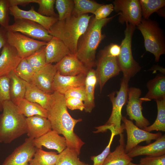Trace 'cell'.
Segmentation results:
<instances>
[{"instance_id":"23","label":"cell","mask_w":165,"mask_h":165,"mask_svg":"<svg viewBox=\"0 0 165 165\" xmlns=\"http://www.w3.org/2000/svg\"><path fill=\"white\" fill-rule=\"evenodd\" d=\"M127 154L132 158L141 155L156 156L165 154V135L147 145H137Z\"/></svg>"},{"instance_id":"9","label":"cell","mask_w":165,"mask_h":165,"mask_svg":"<svg viewBox=\"0 0 165 165\" xmlns=\"http://www.w3.org/2000/svg\"><path fill=\"white\" fill-rule=\"evenodd\" d=\"M112 4L120 24L128 23L136 26L140 23L142 18L139 0H115Z\"/></svg>"},{"instance_id":"49","label":"cell","mask_w":165,"mask_h":165,"mask_svg":"<svg viewBox=\"0 0 165 165\" xmlns=\"http://www.w3.org/2000/svg\"><path fill=\"white\" fill-rule=\"evenodd\" d=\"M128 165H140L139 164H136L132 163V162L129 163Z\"/></svg>"},{"instance_id":"37","label":"cell","mask_w":165,"mask_h":165,"mask_svg":"<svg viewBox=\"0 0 165 165\" xmlns=\"http://www.w3.org/2000/svg\"><path fill=\"white\" fill-rule=\"evenodd\" d=\"M14 71L19 77L29 83H31L35 72L25 58L22 59Z\"/></svg>"},{"instance_id":"3","label":"cell","mask_w":165,"mask_h":165,"mask_svg":"<svg viewBox=\"0 0 165 165\" xmlns=\"http://www.w3.org/2000/svg\"><path fill=\"white\" fill-rule=\"evenodd\" d=\"M92 16L88 14L72 15L64 20H58L48 31L62 41L71 53L76 55L78 40L86 31Z\"/></svg>"},{"instance_id":"41","label":"cell","mask_w":165,"mask_h":165,"mask_svg":"<svg viewBox=\"0 0 165 165\" xmlns=\"http://www.w3.org/2000/svg\"><path fill=\"white\" fill-rule=\"evenodd\" d=\"M111 134L109 143L105 149L100 154L97 156L90 157V159L93 161V165H102L107 156L110 152V147L112 143L115 134L112 131H111Z\"/></svg>"},{"instance_id":"22","label":"cell","mask_w":165,"mask_h":165,"mask_svg":"<svg viewBox=\"0 0 165 165\" xmlns=\"http://www.w3.org/2000/svg\"><path fill=\"white\" fill-rule=\"evenodd\" d=\"M45 51L46 64L57 63L65 56L72 53L62 41L54 36L47 42Z\"/></svg>"},{"instance_id":"45","label":"cell","mask_w":165,"mask_h":165,"mask_svg":"<svg viewBox=\"0 0 165 165\" xmlns=\"http://www.w3.org/2000/svg\"><path fill=\"white\" fill-rule=\"evenodd\" d=\"M67 108L71 110H79L81 111L84 109V103L81 100L74 97L65 98Z\"/></svg>"},{"instance_id":"20","label":"cell","mask_w":165,"mask_h":165,"mask_svg":"<svg viewBox=\"0 0 165 165\" xmlns=\"http://www.w3.org/2000/svg\"><path fill=\"white\" fill-rule=\"evenodd\" d=\"M33 143L38 149H42L43 146L48 149L56 150L59 153L67 147L65 138L52 130L40 137L33 139Z\"/></svg>"},{"instance_id":"40","label":"cell","mask_w":165,"mask_h":165,"mask_svg":"<svg viewBox=\"0 0 165 165\" xmlns=\"http://www.w3.org/2000/svg\"><path fill=\"white\" fill-rule=\"evenodd\" d=\"M9 0H0V25L4 28L9 25Z\"/></svg>"},{"instance_id":"19","label":"cell","mask_w":165,"mask_h":165,"mask_svg":"<svg viewBox=\"0 0 165 165\" xmlns=\"http://www.w3.org/2000/svg\"><path fill=\"white\" fill-rule=\"evenodd\" d=\"M86 75L84 74L75 76L62 75L57 71L52 84L53 90L64 95L72 88L84 86Z\"/></svg>"},{"instance_id":"33","label":"cell","mask_w":165,"mask_h":165,"mask_svg":"<svg viewBox=\"0 0 165 165\" xmlns=\"http://www.w3.org/2000/svg\"><path fill=\"white\" fill-rule=\"evenodd\" d=\"M79 155L75 151L67 147L58 154L55 165H86L80 160Z\"/></svg>"},{"instance_id":"11","label":"cell","mask_w":165,"mask_h":165,"mask_svg":"<svg viewBox=\"0 0 165 165\" xmlns=\"http://www.w3.org/2000/svg\"><path fill=\"white\" fill-rule=\"evenodd\" d=\"M7 43L16 49L21 58L30 56L47 43L16 32L7 31Z\"/></svg>"},{"instance_id":"47","label":"cell","mask_w":165,"mask_h":165,"mask_svg":"<svg viewBox=\"0 0 165 165\" xmlns=\"http://www.w3.org/2000/svg\"><path fill=\"white\" fill-rule=\"evenodd\" d=\"M36 0H9L10 7L20 5L25 6L31 3H35Z\"/></svg>"},{"instance_id":"12","label":"cell","mask_w":165,"mask_h":165,"mask_svg":"<svg viewBox=\"0 0 165 165\" xmlns=\"http://www.w3.org/2000/svg\"><path fill=\"white\" fill-rule=\"evenodd\" d=\"M141 94V91L139 88H128L126 112L127 115L130 120H135V125L143 129L149 126L150 123L142 114V104L145 100L143 97H140Z\"/></svg>"},{"instance_id":"42","label":"cell","mask_w":165,"mask_h":165,"mask_svg":"<svg viewBox=\"0 0 165 165\" xmlns=\"http://www.w3.org/2000/svg\"><path fill=\"white\" fill-rule=\"evenodd\" d=\"M140 165H165V154L156 156H147L141 158Z\"/></svg>"},{"instance_id":"18","label":"cell","mask_w":165,"mask_h":165,"mask_svg":"<svg viewBox=\"0 0 165 165\" xmlns=\"http://www.w3.org/2000/svg\"><path fill=\"white\" fill-rule=\"evenodd\" d=\"M22 59L16 49L7 43L0 55V77L8 75L14 70Z\"/></svg>"},{"instance_id":"15","label":"cell","mask_w":165,"mask_h":165,"mask_svg":"<svg viewBox=\"0 0 165 165\" xmlns=\"http://www.w3.org/2000/svg\"><path fill=\"white\" fill-rule=\"evenodd\" d=\"M9 13L15 19H24L36 22L40 24L48 31L58 20V17H48L38 13L32 6L30 9L25 10L18 6L9 7Z\"/></svg>"},{"instance_id":"7","label":"cell","mask_w":165,"mask_h":165,"mask_svg":"<svg viewBox=\"0 0 165 165\" xmlns=\"http://www.w3.org/2000/svg\"><path fill=\"white\" fill-rule=\"evenodd\" d=\"M126 23L125 37L120 45V51L117 59L123 77L130 80L131 77L140 71L141 67L134 58L132 51V39L135 26L128 23Z\"/></svg>"},{"instance_id":"6","label":"cell","mask_w":165,"mask_h":165,"mask_svg":"<svg viewBox=\"0 0 165 165\" xmlns=\"http://www.w3.org/2000/svg\"><path fill=\"white\" fill-rule=\"evenodd\" d=\"M137 27L143 37L146 51L152 53L156 61H158L160 56L165 53V36L159 24L154 20L142 18Z\"/></svg>"},{"instance_id":"8","label":"cell","mask_w":165,"mask_h":165,"mask_svg":"<svg viewBox=\"0 0 165 165\" xmlns=\"http://www.w3.org/2000/svg\"><path fill=\"white\" fill-rule=\"evenodd\" d=\"M96 66L95 70L97 82L101 92L106 82L111 78L118 75L120 71L117 57L110 55L106 47L100 51Z\"/></svg>"},{"instance_id":"25","label":"cell","mask_w":165,"mask_h":165,"mask_svg":"<svg viewBox=\"0 0 165 165\" xmlns=\"http://www.w3.org/2000/svg\"><path fill=\"white\" fill-rule=\"evenodd\" d=\"M24 82L26 86L25 98L39 105L47 110L51 102L52 94H47L32 84Z\"/></svg>"},{"instance_id":"35","label":"cell","mask_w":165,"mask_h":165,"mask_svg":"<svg viewBox=\"0 0 165 165\" xmlns=\"http://www.w3.org/2000/svg\"><path fill=\"white\" fill-rule=\"evenodd\" d=\"M45 48L46 46L42 47L25 58L35 72L39 70L46 64Z\"/></svg>"},{"instance_id":"26","label":"cell","mask_w":165,"mask_h":165,"mask_svg":"<svg viewBox=\"0 0 165 165\" xmlns=\"http://www.w3.org/2000/svg\"><path fill=\"white\" fill-rule=\"evenodd\" d=\"M97 82L95 70L90 69L87 73L85 81L86 98L84 101V110L90 113L95 107L94 90Z\"/></svg>"},{"instance_id":"43","label":"cell","mask_w":165,"mask_h":165,"mask_svg":"<svg viewBox=\"0 0 165 165\" xmlns=\"http://www.w3.org/2000/svg\"><path fill=\"white\" fill-rule=\"evenodd\" d=\"M64 95L65 98L74 97L84 101L86 98L85 86L72 88L66 91Z\"/></svg>"},{"instance_id":"14","label":"cell","mask_w":165,"mask_h":165,"mask_svg":"<svg viewBox=\"0 0 165 165\" xmlns=\"http://www.w3.org/2000/svg\"><path fill=\"white\" fill-rule=\"evenodd\" d=\"M33 139L28 138L7 156L1 165H29L37 148L33 143Z\"/></svg>"},{"instance_id":"50","label":"cell","mask_w":165,"mask_h":165,"mask_svg":"<svg viewBox=\"0 0 165 165\" xmlns=\"http://www.w3.org/2000/svg\"><path fill=\"white\" fill-rule=\"evenodd\" d=\"M86 165H89L88 164H86Z\"/></svg>"},{"instance_id":"44","label":"cell","mask_w":165,"mask_h":165,"mask_svg":"<svg viewBox=\"0 0 165 165\" xmlns=\"http://www.w3.org/2000/svg\"><path fill=\"white\" fill-rule=\"evenodd\" d=\"M113 10L114 6L112 4H103L94 13V18L97 20L107 18Z\"/></svg>"},{"instance_id":"21","label":"cell","mask_w":165,"mask_h":165,"mask_svg":"<svg viewBox=\"0 0 165 165\" xmlns=\"http://www.w3.org/2000/svg\"><path fill=\"white\" fill-rule=\"evenodd\" d=\"M27 134L33 139L38 138L52 130L51 123L46 117L35 115L26 118Z\"/></svg>"},{"instance_id":"38","label":"cell","mask_w":165,"mask_h":165,"mask_svg":"<svg viewBox=\"0 0 165 165\" xmlns=\"http://www.w3.org/2000/svg\"><path fill=\"white\" fill-rule=\"evenodd\" d=\"M55 0H36L35 3L39 6L37 12L42 15L48 16L58 17L54 11V6Z\"/></svg>"},{"instance_id":"30","label":"cell","mask_w":165,"mask_h":165,"mask_svg":"<svg viewBox=\"0 0 165 165\" xmlns=\"http://www.w3.org/2000/svg\"><path fill=\"white\" fill-rule=\"evenodd\" d=\"M58 156L54 152H47L37 149L29 165H55Z\"/></svg>"},{"instance_id":"16","label":"cell","mask_w":165,"mask_h":165,"mask_svg":"<svg viewBox=\"0 0 165 165\" xmlns=\"http://www.w3.org/2000/svg\"><path fill=\"white\" fill-rule=\"evenodd\" d=\"M57 72L55 65L46 64L42 68L35 72L31 83L46 93L52 94L54 92L52 84Z\"/></svg>"},{"instance_id":"34","label":"cell","mask_w":165,"mask_h":165,"mask_svg":"<svg viewBox=\"0 0 165 165\" xmlns=\"http://www.w3.org/2000/svg\"><path fill=\"white\" fill-rule=\"evenodd\" d=\"M142 16L148 19L153 13L157 12L165 5L164 0H140Z\"/></svg>"},{"instance_id":"17","label":"cell","mask_w":165,"mask_h":165,"mask_svg":"<svg viewBox=\"0 0 165 165\" xmlns=\"http://www.w3.org/2000/svg\"><path fill=\"white\" fill-rule=\"evenodd\" d=\"M55 65L57 71L61 75L75 76L80 74L86 75L90 69L87 68L75 54H68Z\"/></svg>"},{"instance_id":"1","label":"cell","mask_w":165,"mask_h":165,"mask_svg":"<svg viewBox=\"0 0 165 165\" xmlns=\"http://www.w3.org/2000/svg\"><path fill=\"white\" fill-rule=\"evenodd\" d=\"M47 111V118L52 130L63 135L66 139L67 147L79 155L85 143L74 133V129L77 123L82 119H75L71 116L67 110L64 95L56 91L52 94L51 102Z\"/></svg>"},{"instance_id":"13","label":"cell","mask_w":165,"mask_h":165,"mask_svg":"<svg viewBox=\"0 0 165 165\" xmlns=\"http://www.w3.org/2000/svg\"><path fill=\"white\" fill-rule=\"evenodd\" d=\"M122 120L127 135L125 147V152L127 154L140 142L146 141L149 144L152 140H156L162 135L160 132L152 133L140 128L125 116H122Z\"/></svg>"},{"instance_id":"39","label":"cell","mask_w":165,"mask_h":165,"mask_svg":"<svg viewBox=\"0 0 165 165\" xmlns=\"http://www.w3.org/2000/svg\"><path fill=\"white\" fill-rule=\"evenodd\" d=\"M10 77L9 75L0 77V111L2 112L4 103L10 100Z\"/></svg>"},{"instance_id":"32","label":"cell","mask_w":165,"mask_h":165,"mask_svg":"<svg viewBox=\"0 0 165 165\" xmlns=\"http://www.w3.org/2000/svg\"><path fill=\"white\" fill-rule=\"evenodd\" d=\"M157 108V115L154 123L143 130L150 132L153 130L165 131V98L155 100Z\"/></svg>"},{"instance_id":"4","label":"cell","mask_w":165,"mask_h":165,"mask_svg":"<svg viewBox=\"0 0 165 165\" xmlns=\"http://www.w3.org/2000/svg\"><path fill=\"white\" fill-rule=\"evenodd\" d=\"M0 115V142L9 144L27 133L26 118L10 100L3 104Z\"/></svg>"},{"instance_id":"29","label":"cell","mask_w":165,"mask_h":165,"mask_svg":"<svg viewBox=\"0 0 165 165\" xmlns=\"http://www.w3.org/2000/svg\"><path fill=\"white\" fill-rule=\"evenodd\" d=\"M20 112L26 118L35 115L47 117V111L39 105L23 98L16 104Z\"/></svg>"},{"instance_id":"28","label":"cell","mask_w":165,"mask_h":165,"mask_svg":"<svg viewBox=\"0 0 165 165\" xmlns=\"http://www.w3.org/2000/svg\"><path fill=\"white\" fill-rule=\"evenodd\" d=\"M9 75L10 77V100L16 104L19 101L25 98L26 86L24 81L19 77L14 70Z\"/></svg>"},{"instance_id":"27","label":"cell","mask_w":165,"mask_h":165,"mask_svg":"<svg viewBox=\"0 0 165 165\" xmlns=\"http://www.w3.org/2000/svg\"><path fill=\"white\" fill-rule=\"evenodd\" d=\"M147 87L148 91L143 97L145 101L165 98V76L163 75H158L149 80Z\"/></svg>"},{"instance_id":"48","label":"cell","mask_w":165,"mask_h":165,"mask_svg":"<svg viewBox=\"0 0 165 165\" xmlns=\"http://www.w3.org/2000/svg\"><path fill=\"white\" fill-rule=\"evenodd\" d=\"M7 32L4 28L0 27V49L7 43Z\"/></svg>"},{"instance_id":"31","label":"cell","mask_w":165,"mask_h":165,"mask_svg":"<svg viewBox=\"0 0 165 165\" xmlns=\"http://www.w3.org/2000/svg\"><path fill=\"white\" fill-rule=\"evenodd\" d=\"M74 7L72 15L78 16L87 14H93L97 9L103 4L90 0H74Z\"/></svg>"},{"instance_id":"46","label":"cell","mask_w":165,"mask_h":165,"mask_svg":"<svg viewBox=\"0 0 165 165\" xmlns=\"http://www.w3.org/2000/svg\"><path fill=\"white\" fill-rule=\"evenodd\" d=\"M106 48L108 53L111 56L117 57L119 55L120 48L118 45L111 43Z\"/></svg>"},{"instance_id":"10","label":"cell","mask_w":165,"mask_h":165,"mask_svg":"<svg viewBox=\"0 0 165 165\" xmlns=\"http://www.w3.org/2000/svg\"><path fill=\"white\" fill-rule=\"evenodd\" d=\"M7 31L20 33L34 39L49 41L53 36L47 30L40 24L24 19H15L14 23L5 28Z\"/></svg>"},{"instance_id":"2","label":"cell","mask_w":165,"mask_h":165,"mask_svg":"<svg viewBox=\"0 0 165 165\" xmlns=\"http://www.w3.org/2000/svg\"><path fill=\"white\" fill-rule=\"evenodd\" d=\"M117 15L100 20L91 18L86 31L79 38L76 55L88 68L96 66V50L104 38L102 33L103 27Z\"/></svg>"},{"instance_id":"36","label":"cell","mask_w":165,"mask_h":165,"mask_svg":"<svg viewBox=\"0 0 165 165\" xmlns=\"http://www.w3.org/2000/svg\"><path fill=\"white\" fill-rule=\"evenodd\" d=\"M55 4L58 20H63L71 17L74 7V0H56Z\"/></svg>"},{"instance_id":"5","label":"cell","mask_w":165,"mask_h":165,"mask_svg":"<svg viewBox=\"0 0 165 165\" xmlns=\"http://www.w3.org/2000/svg\"><path fill=\"white\" fill-rule=\"evenodd\" d=\"M129 80L123 77L119 90L112 92L108 95L112 105L111 115L105 125L95 127L97 130L94 133L104 132L109 130L112 131L116 135L123 132L124 124H121V111L123 106L127 101Z\"/></svg>"},{"instance_id":"24","label":"cell","mask_w":165,"mask_h":165,"mask_svg":"<svg viewBox=\"0 0 165 165\" xmlns=\"http://www.w3.org/2000/svg\"><path fill=\"white\" fill-rule=\"evenodd\" d=\"M119 145L115 150L109 153L102 165H128L133 160L125 152L126 144L124 134H119Z\"/></svg>"}]
</instances>
